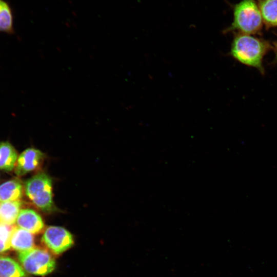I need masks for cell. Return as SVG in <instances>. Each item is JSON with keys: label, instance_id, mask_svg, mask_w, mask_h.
<instances>
[{"label": "cell", "instance_id": "11", "mask_svg": "<svg viewBox=\"0 0 277 277\" xmlns=\"http://www.w3.org/2000/svg\"><path fill=\"white\" fill-rule=\"evenodd\" d=\"M17 158V153L10 143L8 142L0 143V170H12Z\"/></svg>", "mask_w": 277, "mask_h": 277}, {"label": "cell", "instance_id": "10", "mask_svg": "<svg viewBox=\"0 0 277 277\" xmlns=\"http://www.w3.org/2000/svg\"><path fill=\"white\" fill-rule=\"evenodd\" d=\"M23 202L19 200L0 204V223L12 225L16 222Z\"/></svg>", "mask_w": 277, "mask_h": 277}, {"label": "cell", "instance_id": "9", "mask_svg": "<svg viewBox=\"0 0 277 277\" xmlns=\"http://www.w3.org/2000/svg\"><path fill=\"white\" fill-rule=\"evenodd\" d=\"M22 182L16 179L9 180L0 185V202L18 201L23 195Z\"/></svg>", "mask_w": 277, "mask_h": 277}, {"label": "cell", "instance_id": "7", "mask_svg": "<svg viewBox=\"0 0 277 277\" xmlns=\"http://www.w3.org/2000/svg\"><path fill=\"white\" fill-rule=\"evenodd\" d=\"M15 223L17 227L32 234H38L44 228V223L41 216L29 208L21 209Z\"/></svg>", "mask_w": 277, "mask_h": 277}, {"label": "cell", "instance_id": "4", "mask_svg": "<svg viewBox=\"0 0 277 277\" xmlns=\"http://www.w3.org/2000/svg\"><path fill=\"white\" fill-rule=\"evenodd\" d=\"M17 256L24 269L32 274L45 275L55 269L53 256L48 251L39 247L19 251Z\"/></svg>", "mask_w": 277, "mask_h": 277}, {"label": "cell", "instance_id": "6", "mask_svg": "<svg viewBox=\"0 0 277 277\" xmlns=\"http://www.w3.org/2000/svg\"><path fill=\"white\" fill-rule=\"evenodd\" d=\"M44 153L39 150L29 148L22 152L17 158L14 172L19 176L37 169L43 162Z\"/></svg>", "mask_w": 277, "mask_h": 277}, {"label": "cell", "instance_id": "13", "mask_svg": "<svg viewBox=\"0 0 277 277\" xmlns=\"http://www.w3.org/2000/svg\"><path fill=\"white\" fill-rule=\"evenodd\" d=\"M259 8L265 24L269 27L277 26V0H260Z\"/></svg>", "mask_w": 277, "mask_h": 277}, {"label": "cell", "instance_id": "1", "mask_svg": "<svg viewBox=\"0 0 277 277\" xmlns=\"http://www.w3.org/2000/svg\"><path fill=\"white\" fill-rule=\"evenodd\" d=\"M267 41L249 34L239 33L231 44V55L240 63L264 73L263 60L271 49Z\"/></svg>", "mask_w": 277, "mask_h": 277}, {"label": "cell", "instance_id": "16", "mask_svg": "<svg viewBox=\"0 0 277 277\" xmlns=\"http://www.w3.org/2000/svg\"><path fill=\"white\" fill-rule=\"evenodd\" d=\"M274 60H275V62H277V43L276 44L275 47V59H274Z\"/></svg>", "mask_w": 277, "mask_h": 277}, {"label": "cell", "instance_id": "2", "mask_svg": "<svg viewBox=\"0 0 277 277\" xmlns=\"http://www.w3.org/2000/svg\"><path fill=\"white\" fill-rule=\"evenodd\" d=\"M263 22L260 9L254 0H242L234 6L233 22L225 31L255 34L261 29Z\"/></svg>", "mask_w": 277, "mask_h": 277}, {"label": "cell", "instance_id": "14", "mask_svg": "<svg viewBox=\"0 0 277 277\" xmlns=\"http://www.w3.org/2000/svg\"><path fill=\"white\" fill-rule=\"evenodd\" d=\"M13 31V16L9 3L0 0V32L12 33Z\"/></svg>", "mask_w": 277, "mask_h": 277}, {"label": "cell", "instance_id": "12", "mask_svg": "<svg viewBox=\"0 0 277 277\" xmlns=\"http://www.w3.org/2000/svg\"><path fill=\"white\" fill-rule=\"evenodd\" d=\"M19 264L7 256L0 255V277H26Z\"/></svg>", "mask_w": 277, "mask_h": 277}, {"label": "cell", "instance_id": "5", "mask_svg": "<svg viewBox=\"0 0 277 277\" xmlns=\"http://www.w3.org/2000/svg\"><path fill=\"white\" fill-rule=\"evenodd\" d=\"M42 240L45 245L56 254L65 252L73 244L72 234L67 230L60 226H52L47 228Z\"/></svg>", "mask_w": 277, "mask_h": 277}, {"label": "cell", "instance_id": "3", "mask_svg": "<svg viewBox=\"0 0 277 277\" xmlns=\"http://www.w3.org/2000/svg\"><path fill=\"white\" fill-rule=\"evenodd\" d=\"M25 191L28 198L38 209L45 212L55 210L52 199V181L45 173H39L25 183Z\"/></svg>", "mask_w": 277, "mask_h": 277}, {"label": "cell", "instance_id": "8", "mask_svg": "<svg viewBox=\"0 0 277 277\" xmlns=\"http://www.w3.org/2000/svg\"><path fill=\"white\" fill-rule=\"evenodd\" d=\"M34 239L31 232L14 226L10 238V247L13 250L23 251L34 247Z\"/></svg>", "mask_w": 277, "mask_h": 277}, {"label": "cell", "instance_id": "15", "mask_svg": "<svg viewBox=\"0 0 277 277\" xmlns=\"http://www.w3.org/2000/svg\"><path fill=\"white\" fill-rule=\"evenodd\" d=\"M14 226L0 223V254L11 248L10 238Z\"/></svg>", "mask_w": 277, "mask_h": 277}]
</instances>
